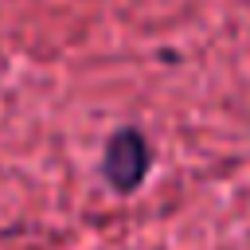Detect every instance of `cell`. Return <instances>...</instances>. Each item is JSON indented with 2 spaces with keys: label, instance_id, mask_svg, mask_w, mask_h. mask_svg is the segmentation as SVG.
<instances>
[{
  "label": "cell",
  "instance_id": "1",
  "mask_svg": "<svg viewBox=\"0 0 250 250\" xmlns=\"http://www.w3.org/2000/svg\"><path fill=\"white\" fill-rule=\"evenodd\" d=\"M148 172H152V145H148V137L137 125L113 129L105 148H102V180L117 195H133V191H141Z\"/></svg>",
  "mask_w": 250,
  "mask_h": 250
}]
</instances>
